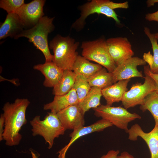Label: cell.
Listing matches in <instances>:
<instances>
[{"instance_id": "6da1fadb", "label": "cell", "mask_w": 158, "mask_h": 158, "mask_svg": "<svg viewBox=\"0 0 158 158\" xmlns=\"http://www.w3.org/2000/svg\"><path fill=\"white\" fill-rule=\"evenodd\" d=\"M30 102L27 98H17L13 103L6 102L2 110L5 119L3 138L6 145L12 146L19 145L22 138L20 131L27 123V109Z\"/></svg>"}, {"instance_id": "7a4b0ae2", "label": "cell", "mask_w": 158, "mask_h": 158, "mask_svg": "<svg viewBox=\"0 0 158 158\" xmlns=\"http://www.w3.org/2000/svg\"><path fill=\"white\" fill-rule=\"evenodd\" d=\"M79 44L69 36L57 35L49 43V48L54 53L52 61L64 71H72L78 55L76 50Z\"/></svg>"}, {"instance_id": "3957f363", "label": "cell", "mask_w": 158, "mask_h": 158, "mask_svg": "<svg viewBox=\"0 0 158 158\" xmlns=\"http://www.w3.org/2000/svg\"><path fill=\"white\" fill-rule=\"evenodd\" d=\"M54 17L44 16L38 23L32 27L23 30L14 39L25 37L33 44L37 49L40 50L44 54L46 62L52 61L53 55L50 51L48 42L49 34L54 29L53 24Z\"/></svg>"}, {"instance_id": "277c9868", "label": "cell", "mask_w": 158, "mask_h": 158, "mask_svg": "<svg viewBox=\"0 0 158 158\" xmlns=\"http://www.w3.org/2000/svg\"><path fill=\"white\" fill-rule=\"evenodd\" d=\"M122 4L109 0H92L79 7L80 16L72 25L71 28L78 31L83 29L85 24V20L89 15L94 13L103 14L112 18L118 24L120 21L114 9L121 8Z\"/></svg>"}, {"instance_id": "5b68a950", "label": "cell", "mask_w": 158, "mask_h": 158, "mask_svg": "<svg viewBox=\"0 0 158 158\" xmlns=\"http://www.w3.org/2000/svg\"><path fill=\"white\" fill-rule=\"evenodd\" d=\"M44 119L41 120L39 115L35 116L30 121L32 127V135H39L44 139L45 143H48L49 149H51L55 138L63 135L66 130L63 127L56 114L48 113Z\"/></svg>"}, {"instance_id": "8992f818", "label": "cell", "mask_w": 158, "mask_h": 158, "mask_svg": "<svg viewBox=\"0 0 158 158\" xmlns=\"http://www.w3.org/2000/svg\"><path fill=\"white\" fill-rule=\"evenodd\" d=\"M81 47L82 56L103 66L109 72H112L117 67L109 53L104 38L83 41Z\"/></svg>"}, {"instance_id": "52a82bcc", "label": "cell", "mask_w": 158, "mask_h": 158, "mask_svg": "<svg viewBox=\"0 0 158 158\" xmlns=\"http://www.w3.org/2000/svg\"><path fill=\"white\" fill-rule=\"evenodd\" d=\"M93 109L96 116L108 121L113 125L124 130L127 133L129 129L128 128V123L136 119L141 118L138 114L130 113L124 107L120 106L113 107L101 105Z\"/></svg>"}, {"instance_id": "ba28073f", "label": "cell", "mask_w": 158, "mask_h": 158, "mask_svg": "<svg viewBox=\"0 0 158 158\" xmlns=\"http://www.w3.org/2000/svg\"><path fill=\"white\" fill-rule=\"evenodd\" d=\"M145 75L144 83L137 82L132 85L130 90L125 92L121 100L122 104L126 109L142 105L148 95L155 91L153 79L147 74Z\"/></svg>"}, {"instance_id": "9c48e42d", "label": "cell", "mask_w": 158, "mask_h": 158, "mask_svg": "<svg viewBox=\"0 0 158 158\" xmlns=\"http://www.w3.org/2000/svg\"><path fill=\"white\" fill-rule=\"evenodd\" d=\"M106 42L109 53L117 66L134 54L131 44L126 37L109 38Z\"/></svg>"}, {"instance_id": "30bf717a", "label": "cell", "mask_w": 158, "mask_h": 158, "mask_svg": "<svg viewBox=\"0 0 158 158\" xmlns=\"http://www.w3.org/2000/svg\"><path fill=\"white\" fill-rule=\"evenodd\" d=\"M45 1L44 0H34L24 4L18 10L16 13L25 28L32 27L44 16L43 8Z\"/></svg>"}, {"instance_id": "8fae6325", "label": "cell", "mask_w": 158, "mask_h": 158, "mask_svg": "<svg viewBox=\"0 0 158 158\" xmlns=\"http://www.w3.org/2000/svg\"><path fill=\"white\" fill-rule=\"evenodd\" d=\"M146 63L144 60L138 57H132L126 60L117 66L111 72L114 84L118 81L130 79L131 78L138 77L144 78L141 71L137 68L139 66H145Z\"/></svg>"}, {"instance_id": "7c38bea8", "label": "cell", "mask_w": 158, "mask_h": 158, "mask_svg": "<svg viewBox=\"0 0 158 158\" xmlns=\"http://www.w3.org/2000/svg\"><path fill=\"white\" fill-rule=\"evenodd\" d=\"M128 138L135 141L138 137L142 138L146 142L150 153V158H158V126H155L150 132H145L137 123L133 125L128 130Z\"/></svg>"}, {"instance_id": "4fadbf2b", "label": "cell", "mask_w": 158, "mask_h": 158, "mask_svg": "<svg viewBox=\"0 0 158 158\" xmlns=\"http://www.w3.org/2000/svg\"><path fill=\"white\" fill-rule=\"evenodd\" d=\"M65 130L79 129L84 126V115L82 113L78 104L70 106L56 114Z\"/></svg>"}, {"instance_id": "5bb4252c", "label": "cell", "mask_w": 158, "mask_h": 158, "mask_svg": "<svg viewBox=\"0 0 158 158\" xmlns=\"http://www.w3.org/2000/svg\"><path fill=\"white\" fill-rule=\"evenodd\" d=\"M113 125L108 121L102 118L91 125L83 126L77 130H73L69 135L71 138L68 143L57 152L58 158H65L66 153L71 146L80 137L95 132L103 131Z\"/></svg>"}, {"instance_id": "9a60e30c", "label": "cell", "mask_w": 158, "mask_h": 158, "mask_svg": "<svg viewBox=\"0 0 158 158\" xmlns=\"http://www.w3.org/2000/svg\"><path fill=\"white\" fill-rule=\"evenodd\" d=\"M34 70L40 71L44 76L43 85L46 87H53L61 78L64 70L53 61L39 64L33 67Z\"/></svg>"}, {"instance_id": "2e32d148", "label": "cell", "mask_w": 158, "mask_h": 158, "mask_svg": "<svg viewBox=\"0 0 158 158\" xmlns=\"http://www.w3.org/2000/svg\"><path fill=\"white\" fill-rule=\"evenodd\" d=\"M25 27L18 15L14 13H8L0 27V39L10 37L14 38Z\"/></svg>"}, {"instance_id": "e0dca14e", "label": "cell", "mask_w": 158, "mask_h": 158, "mask_svg": "<svg viewBox=\"0 0 158 158\" xmlns=\"http://www.w3.org/2000/svg\"><path fill=\"white\" fill-rule=\"evenodd\" d=\"M79 103L75 89L73 88L67 94L61 96H55L52 101L44 105V110H50L51 112L56 114L64 109Z\"/></svg>"}, {"instance_id": "ac0fdd59", "label": "cell", "mask_w": 158, "mask_h": 158, "mask_svg": "<svg viewBox=\"0 0 158 158\" xmlns=\"http://www.w3.org/2000/svg\"><path fill=\"white\" fill-rule=\"evenodd\" d=\"M130 79L119 81L111 85L102 90V96L106 102V105L111 106L114 102L121 101Z\"/></svg>"}, {"instance_id": "d6986e66", "label": "cell", "mask_w": 158, "mask_h": 158, "mask_svg": "<svg viewBox=\"0 0 158 158\" xmlns=\"http://www.w3.org/2000/svg\"><path fill=\"white\" fill-rule=\"evenodd\" d=\"M144 32L150 41L153 54L152 56L150 51L147 53H145L143 55V59L148 64L151 73L158 74V40L155 38L154 34L151 33L148 27H144Z\"/></svg>"}, {"instance_id": "ffe728a7", "label": "cell", "mask_w": 158, "mask_h": 158, "mask_svg": "<svg viewBox=\"0 0 158 158\" xmlns=\"http://www.w3.org/2000/svg\"><path fill=\"white\" fill-rule=\"evenodd\" d=\"M102 68L101 65L90 62L83 56L78 55L72 71L76 75H81L88 79Z\"/></svg>"}, {"instance_id": "44dd1931", "label": "cell", "mask_w": 158, "mask_h": 158, "mask_svg": "<svg viewBox=\"0 0 158 158\" xmlns=\"http://www.w3.org/2000/svg\"><path fill=\"white\" fill-rule=\"evenodd\" d=\"M76 75L71 70H64L58 83L53 88L52 93L55 96L65 95L73 88Z\"/></svg>"}, {"instance_id": "7402d4cb", "label": "cell", "mask_w": 158, "mask_h": 158, "mask_svg": "<svg viewBox=\"0 0 158 158\" xmlns=\"http://www.w3.org/2000/svg\"><path fill=\"white\" fill-rule=\"evenodd\" d=\"M102 96L101 89L91 87L87 95L78 104L82 114L84 115L90 109L95 108L101 105L100 101Z\"/></svg>"}, {"instance_id": "603a6c76", "label": "cell", "mask_w": 158, "mask_h": 158, "mask_svg": "<svg viewBox=\"0 0 158 158\" xmlns=\"http://www.w3.org/2000/svg\"><path fill=\"white\" fill-rule=\"evenodd\" d=\"M91 87H96L101 90L114 84L111 73L107 72L105 68H102L87 79Z\"/></svg>"}, {"instance_id": "cb8c5ba5", "label": "cell", "mask_w": 158, "mask_h": 158, "mask_svg": "<svg viewBox=\"0 0 158 158\" xmlns=\"http://www.w3.org/2000/svg\"><path fill=\"white\" fill-rule=\"evenodd\" d=\"M140 109L143 112L149 111L154 120L155 126H158V94L155 91L147 95Z\"/></svg>"}, {"instance_id": "d4e9b609", "label": "cell", "mask_w": 158, "mask_h": 158, "mask_svg": "<svg viewBox=\"0 0 158 158\" xmlns=\"http://www.w3.org/2000/svg\"><path fill=\"white\" fill-rule=\"evenodd\" d=\"M91 88L87 78L81 75H76L73 88L76 91L79 102L86 97Z\"/></svg>"}, {"instance_id": "484cf974", "label": "cell", "mask_w": 158, "mask_h": 158, "mask_svg": "<svg viewBox=\"0 0 158 158\" xmlns=\"http://www.w3.org/2000/svg\"><path fill=\"white\" fill-rule=\"evenodd\" d=\"M24 4V0H1L0 7L6 11L8 13H16Z\"/></svg>"}, {"instance_id": "4316f807", "label": "cell", "mask_w": 158, "mask_h": 158, "mask_svg": "<svg viewBox=\"0 0 158 158\" xmlns=\"http://www.w3.org/2000/svg\"><path fill=\"white\" fill-rule=\"evenodd\" d=\"M144 73H146L150 76L154 80L155 84V92L158 94V74H154L151 73L148 65L144 66Z\"/></svg>"}, {"instance_id": "83f0119b", "label": "cell", "mask_w": 158, "mask_h": 158, "mask_svg": "<svg viewBox=\"0 0 158 158\" xmlns=\"http://www.w3.org/2000/svg\"><path fill=\"white\" fill-rule=\"evenodd\" d=\"M119 150H109L106 154L102 155L100 158H117Z\"/></svg>"}, {"instance_id": "f1b7e54d", "label": "cell", "mask_w": 158, "mask_h": 158, "mask_svg": "<svg viewBox=\"0 0 158 158\" xmlns=\"http://www.w3.org/2000/svg\"><path fill=\"white\" fill-rule=\"evenodd\" d=\"M145 19L150 21H156L158 22V11L151 13L146 14L145 16Z\"/></svg>"}, {"instance_id": "f546056e", "label": "cell", "mask_w": 158, "mask_h": 158, "mask_svg": "<svg viewBox=\"0 0 158 158\" xmlns=\"http://www.w3.org/2000/svg\"><path fill=\"white\" fill-rule=\"evenodd\" d=\"M5 126V119L3 114H1L0 117V141L3 140V134Z\"/></svg>"}, {"instance_id": "4dcf8cb0", "label": "cell", "mask_w": 158, "mask_h": 158, "mask_svg": "<svg viewBox=\"0 0 158 158\" xmlns=\"http://www.w3.org/2000/svg\"><path fill=\"white\" fill-rule=\"evenodd\" d=\"M117 158H134V157L128 152L124 151L120 155H118Z\"/></svg>"}, {"instance_id": "1f68e13d", "label": "cell", "mask_w": 158, "mask_h": 158, "mask_svg": "<svg viewBox=\"0 0 158 158\" xmlns=\"http://www.w3.org/2000/svg\"><path fill=\"white\" fill-rule=\"evenodd\" d=\"M158 3V0H148L146 1L147 7L154 6L156 3Z\"/></svg>"}, {"instance_id": "d6a6232c", "label": "cell", "mask_w": 158, "mask_h": 158, "mask_svg": "<svg viewBox=\"0 0 158 158\" xmlns=\"http://www.w3.org/2000/svg\"><path fill=\"white\" fill-rule=\"evenodd\" d=\"M30 150L31 152L32 158H39L40 155L38 154L32 150Z\"/></svg>"}, {"instance_id": "836d02e7", "label": "cell", "mask_w": 158, "mask_h": 158, "mask_svg": "<svg viewBox=\"0 0 158 158\" xmlns=\"http://www.w3.org/2000/svg\"><path fill=\"white\" fill-rule=\"evenodd\" d=\"M154 34V36L155 38L158 40V32Z\"/></svg>"}]
</instances>
